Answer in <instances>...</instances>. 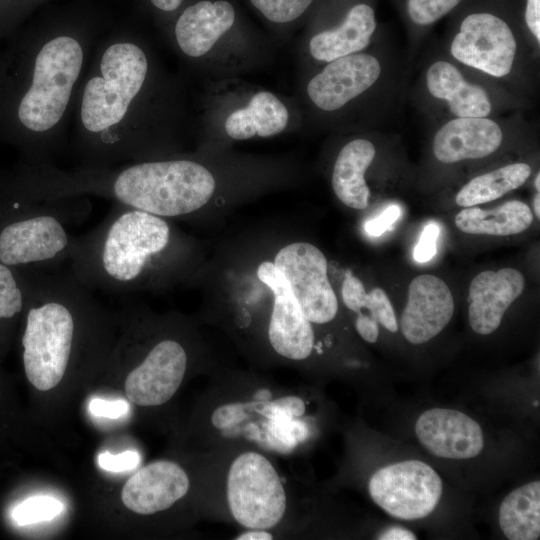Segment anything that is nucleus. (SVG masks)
<instances>
[{"mask_svg":"<svg viewBox=\"0 0 540 540\" xmlns=\"http://www.w3.org/2000/svg\"><path fill=\"white\" fill-rule=\"evenodd\" d=\"M89 410L96 417L118 419L129 411V404L122 399L106 400L95 398L89 403Z\"/></svg>","mask_w":540,"mask_h":540,"instance_id":"37","label":"nucleus"},{"mask_svg":"<svg viewBox=\"0 0 540 540\" xmlns=\"http://www.w3.org/2000/svg\"><path fill=\"white\" fill-rule=\"evenodd\" d=\"M174 240L165 218L114 203L97 226L73 236L69 270L91 291L126 294L152 283Z\"/></svg>","mask_w":540,"mask_h":540,"instance_id":"3","label":"nucleus"},{"mask_svg":"<svg viewBox=\"0 0 540 540\" xmlns=\"http://www.w3.org/2000/svg\"><path fill=\"white\" fill-rule=\"evenodd\" d=\"M182 92L142 37L119 31L99 38L73 106L77 168L161 158L184 125Z\"/></svg>","mask_w":540,"mask_h":540,"instance_id":"1","label":"nucleus"},{"mask_svg":"<svg viewBox=\"0 0 540 540\" xmlns=\"http://www.w3.org/2000/svg\"><path fill=\"white\" fill-rule=\"evenodd\" d=\"M533 219V213L527 204L511 200L488 210L464 207L456 215L455 225L467 234L510 236L528 230Z\"/></svg>","mask_w":540,"mask_h":540,"instance_id":"24","label":"nucleus"},{"mask_svg":"<svg viewBox=\"0 0 540 540\" xmlns=\"http://www.w3.org/2000/svg\"><path fill=\"white\" fill-rule=\"evenodd\" d=\"M25 327L21 338L27 379L40 391L64 377L80 323L100 304L68 270H26Z\"/></svg>","mask_w":540,"mask_h":540,"instance_id":"4","label":"nucleus"},{"mask_svg":"<svg viewBox=\"0 0 540 540\" xmlns=\"http://www.w3.org/2000/svg\"><path fill=\"white\" fill-rule=\"evenodd\" d=\"M254 399L256 401H269L271 399V393L267 389H260L255 393Z\"/></svg>","mask_w":540,"mask_h":540,"instance_id":"44","label":"nucleus"},{"mask_svg":"<svg viewBox=\"0 0 540 540\" xmlns=\"http://www.w3.org/2000/svg\"><path fill=\"white\" fill-rule=\"evenodd\" d=\"M432 96L445 100L457 117H486L491 103L485 90L464 80L459 70L447 61L433 63L426 74Z\"/></svg>","mask_w":540,"mask_h":540,"instance_id":"22","label":"nucleus"},{"mask_svg":"<svg viewBox=\"0 0 540 540\" xmlns=\"http://www.w3.org/2000/svg\"><path fill=\"white\" fill-rule=\"evenodd\" d=\"M274 265L311 323L324 324L335 318L338 301L328 280L327 259L316 246L289 244L277 253Z\"/></svg>","mask_w":540,"mask_h":540,"instance_id":"9","label":"nucleus"},{"mask_svg":"<svg viewBox=\"0 0 540 540\" xmlns=\"http://www.w3.org/2000/svg\"><path fill=\"white\" fill-rule=\"evenodd\" d=\"M535 187L537 189V191L539 192L540 191V173H538L536 175V178H535Z\"/></svg>","mask_w":540,"mask_h":540,"instance_id":"46","label":"nucleus"},{"mask_svg":"<svg viewBox=\"0 0 540 540\" xmlns=\"http://www.w3.org/2000/svg\"><path fill=\"white\" fill-rule=\"evenodd\" d=\"M26 292L22 276L0 263V320H10L25 307Z\"/></svg>","mask_w":540,"mask_h":540,"instance_id":"27","label":"nucleus"},{"mask_svg":"<svg viewBox=\"0 0 540 540\" xmlns=\"http://www.w3.org/2000/svg\"><path fill=\"white\" fill-rule=\"evenodd\" d=\"M376 149L366 139H354L339 152L332 172V188L346 206L361 210L368 206L370 190L364 174L372 163Z\"/></svg>","mask_w":540,"mask_h":540,"instance_id":"23","label":"nucleus"},{"mask_svg":"<svg viewBox=\"0 0 540 540\" xmlns=\"http://www.w3.org/2000/svg\"><path fill=\"white\" fill-rule=\"evenodd\" d=\"M499 525L510 540H535L540 535V482L532 481L508 494L499 509Z\"/></svg>","mask_w":540,"mask_h":540,"instance_id":"25","label":"nucleus"},{"mask_svg":"<svg viewBox=\"0 0 540 540\" xmlns=\"http://www.w3.org/2000/svg\"><path fill=\"white\" fill-rule=\"evenodd\" d=\"M289 122L286 105L272 92L259 91L248 103L226 118V134L235 140H247L253 137H271L283 132Z\"/></svg>","mask_w":540,"mask_h":540,"instance_id":"21","label":"nucleus"},{"mask_svg":"<svg viewBox=\"0 0 540 540\" xmlns=\"http://www.w3.org/2000/svg\"><path fill=\"white\" fill-rule=\"evenodd\" d=\"M372 299L378 323L390 332L398 330V322L385 291L381 288H374L369 292Z\"/></svg>","mask_w":540,"mask_h":540,"instance_id":"35","label":"nucleus"},{"mask_svg":"<svg viewBox=\"0 0 540 540\" xmlns=\"http://www.w3.org/2000/svg\"><path fill=\"white\" fill-rule=\"evenodd\" d=\"M531 174L526 163H513L479 175L466 183L455 197L461 207H472L496 200L522 186Z\"/></svg>","mask_w":540,"mask_h":540,"instance_id":"26","label":"nucleus"},{"mask_svg":"<svg viewBox=\"0 0 540 540\" xmlns=\"http://www.w3.org/2000/svg\"><path fill=\"white\" fill-rule=\"evenodd\" d=\"M378 322L367 315L359 314L355 327L359 335L369 343H375L379 335Z\"/></svg>","mask_w":540,"mask_h":540,"instance_id":"39","label":"nucleus"},{"mask_svg":"<svg viewBox=\"0 0 540 540\" xmlns=\"http://www.w3.org/2000/svg\"><path fill=\"white\" fill-rule=\"evenodd\" d=\"M63 510V504L51 496H33L19 505L12 513L18 525H29L49 521L58 516Z\"/></svg>","mask_w":540,"mask_h":540,"instance_id":"28","label":"nucleus"},{"mask_svg":"<svg viewBox=\"0 0 540 540\" xmlns=\"http://www.w3.org/2000/svg\"><path fill=\"white\" fill-rule=\"evenodd\" d=\"M421 444L435 456L469 459L483 449L480 425L468 415L447 408H432L422 413L415 424Z\"/></svg>","mask_w":540,"mask_h":540,"instance_id":"15","label":"nucleus"},{"mask_svg":"<svg viewBox=\"0 0 540 540\" xmlns=\"http://www.w3.org/2000/svg\"><path fill=\"white\" fill-rule=\"evenodd\" d=\"M140 462V455L134 450H127L119 454L103 452L98 456L99 466L109 472H125L133 470Z\"/></svg>","mask_w":540,"mask_h":540,"instance_id":"34","label":"nucleus"},{"mask_svg":"<svg viewBox=\"0 0 540 540\" xmlns=\"http://www.w3.org/2000/svg\"><path fill=\"white\" fill-rule=\"evenodd\" d=\"M342 299L350 310L359 313L365 308L369 312L368 316L377 321L369 293L366 292L363 283L349 271L346 273L342 284Z\"/></svg>","mask_w":540,"mask_h":540,"instance_id":"32","label":"nucleus"},{"mask_svg":"<svg viewBox=\"0 0 540 540\" xmlns=\"http://www.w3.org/2000/svg\"><path fill=\"white\" fill-rule=\"evenodd\" d=\"M257 276L274 296L273 309L268 328L269 341L281 356L292 360L307 358L313 349L314 332L311 322L293 296L291 289L274 263L263 262Z\"/></svg>","mask_w":540,"mask_h":540,"instance_id":"11","label":"nucleus"},{"mask_svg":"<svg viewBox=\"0 0 540 540\" xmlns=\"http://www.w3.org/2000/svg\"><path fill=\"white\" fill-rule=\"evenodd\" d=\"M267 431L270 440L284 447L292 448L305 440L309 434L308 427L300 420L282 414L268 417Z\"/></svg>","mask_w":540,"mask_h":540,"instance_id":"29","label":"nucleus"},{"mask_svg":"<svg viewBox=\"0 0 540 540\" xmlns=\"http://www.w3.org/2000/svg\"><path fill=\"white\" fill-rule=\"evenodd\" d=\"M234 22L235 10L229 2L199 1L186 7L177 18L173 46L186 61L202 60Z\"/></svg>","mask_w":540,"mask_h":540,"instance_id":"16","label":"nucleus"},{"mask_svg":"<svg viewBox=\"0 0 540 540\" xmlns=\"http://www.w3.org/2000/svg\"><path fill=\"white\" fill-rule=\"evenodd\" d=\"M381 65L372 55L350 54L330 62L307 85V95L320 110L335 111L368 90L379 78Z\"/></svg>","mask_w":540,"mask_h":540,"instance_id":"13","label":"nucleus"},{"mask_svg":"<svg viewBox=\"0 0 540 540\" xmlns=\"http://www.w3.org/2000/svg\"><path fill=\"white\" fill-rule=\"evenodd\" d=\"M99 36L93 24L59 22L18 43L16 72L5 80L1 102L28 166L54 163L66 147L75 98Z\"/></svg>","mask_w":540,"mask_h":540,"instance_id":"2","label":"nucleus"},{"mask_svg":"<svg viewBox=\"0 0 540 540\" xmlns=\"http://www.w3.org/2000/svg\"><path fill=\"white\" fill-rule=\"evenodd\" d=\"M272 535L264 529H251L239 535L238 540H269L272 539Z\"/></svg>","mask_w":540,"mask_h":540,"instance_id":"43","label":"nucleus"},{"mask_svg":"<svg viewBox=\"0 0 540 540\" xmlns=\"http://www.w3.org/2000/svg\"><path fill=\"white\" fill-rule=\"evenodd\" d=\"M516 48L512 30L504 19L490 12H474L462 20L450 51L467 66L503 77L512 69Z\"/></svg>","mask_w":540,"mask_h":540,"instance_id":"10","label":"nucleus"},{"mask_svg":"<svg viewBox=\"0 0 540 540\" xmlns=\"http://www.w3.org/2000/svg\"><path fill=\"white\" fill-rule=\"evenodd\" d=\"M502 140V130L493 120L457 117L438 130L433 140V152L443 163L479 159L494 153Z\"/></svg>","mask_w":540,"mask_h":540,"instance_id":"19","label":"nucleus"},{"mask_svg":"<svg viewBox=\"0 0 540 540\" xmlns=\"http://www.w3.org/2000/svg\"><path fill=\"white\" fill-rule=\"evenodd\" d=\"M439 234L440 228L435 222H430L424 227L414 249V259L417 262L426 263L436 255Z\"/></svg>","mask_w":540,"mask_h":540,"instance_id":"36","label":"nucleus"},{"mask_svg":"<svg viewBox=\"0 0 540 540\" xmlns=\"http://www.w3.org/2000/svg\"><path fill=\"white\" fill-rule=\"evenodd\" d=\"M216 188L212 173L186 158H158L122 165L113 193L125 206L163 218L181 217L205 206Z\"/></svg>","mask_w":540,"mask_h":540,"instance_id":"5","label":"nucleus"},{"mask_svg":"<svg viewBox=\"0 0 540 540\" xmlns=\"http://www.w3.org/2000/svg\"><path fill=\"white\" fill-rule=\"evenodd\" d=\"M188 490L186 472L175 462L159 460L142 467L127 480L121 499L132 512L150 515L168 509Z\"/></svg>","mask_w":540,"mask_h":540,"instance_id":"17","label":"nucleus"},{"mask_svg":"<svg viewBox=\"0 0 540 540\" xmlns=\"http://www.w3.org/2000/svg\"><path fill=\"white\" fill-rule=\"evenodd\" d=\"M26 205L0 227V263L29 270H58L69 261V224L89 206L84 197L41 200Z\"/></svg>","mask_w":540,"mask_h":540,"instance_id":"6","label":"nucleus"},{"mask_svg":"<svg viewBox=\"0 0 540 540\" xmlns=\"http://www.w3.org/2000/svg\"><path fill=\"white\" fill-rule=\"evenodd\" d=\"M227 500L234 519L249 529L276 526L286 510V494L275 468L256 452L243 453L231 464Z\"/></svg>","mask_w":540,"mask_h":540,"instance_id":"7","label":"nucleus"},{"mask_svg":"<svg viewBox=\"0 0 540 540\" xmlns=\"http://www.w3.org/2000/svg\"><path fill=\"white\" fill-rule=\"evenodd\" d=\"M454 298L448 285L439 277L423 274L408 288L407 303L400 327L412 344H423L437 336L454 314Z\"/></svg>","mask_w":540,"mask_h":540,"instance_id":"14","label":"nucleus"},{"mask_svg":"<svg viewBox=\"0 0 540 540\" xmlns=\"http://www.w3.org/2000/svg\"><path fill=\"white\" fill-rule=\"evenodd\" d=\"M187 367V353L176 340L154 344L125 380L128 399L139 406H158L172 398Z\"/></svg>","mask_w":540,"mask_h":540,"instance_id":"12","label":"nucleus"},{"mask_svg":"<svg viewBox=\"0 0 540 540\" xmlns=\"http://www.w3.org/2000/svg\"><path fill=\"white\" fill-rule=\"evenodd\" d=\"M268 20L287 23L300 17L313 0H250Z\"/></svg>","mask_w":540,"mask_h":540,"instance_id":"31","label":"nucleus"},{"mask_svg":"<svg viewBox=\"0 0 540 540\" xmlns=\"http://www.w3.org/2000/svg\"><path fill=\"white\" fill-rule=\"evenodd\" d=\"M525 287L523 274L514 268L486 270L477 274L469 287V324L480 335L493 333L510 305Z\"/></svg>","mask_w":540,"mask_h":540,"instance_id":"18","label":"nucleus"},{"mask_svg":"<svg viewBox=\"0 0 540 540\" xmlns=\"http://www.w3.org/2000/svg\"><path fill=\"white\" fill-rule=\"evenodd\" d=\"M401 216L398 205H390L378 217L368 221L366 232L371 236H380L386 232Z\"/></svg>","mask_w":540,"mask_h":540,"instance_id":"38","label":"nucleus"},{"mask_svg":"<svg viewBox=\"0 0 540 540\" xmlns=\"http://www.w3.org/2000/svg\"><path fill=\"white\" fill-rule=\"evenodd\" d=\"M525 22L533 36L540 42V0H526Z\"/></svg>","mask_w":540,"mask_h":540,"instance_id":"40","label":"nucleus"},{"mask_svg":"<svg viewBox=\"0 0 540 540\" xmlns=\"http://www.w3.org/2000/svg\"><path fill=\"white\" fill-rule=\"evenodd\" d=\"M375 29L374 9L365 3L356 4L339 26L321 31L310 39V55L318 61L330 62L357 53L369 45Z\"/></svg>","mask_w":540,"mask_h":540,"instance_id":"20","label":"nucleus"},{"mask_svg":"<svg viewBox=\"0 0 540 540\" xmlns=\"http://www.w3.org/2000/svg\"><path fill=\"white\" fill-rule=\"evenodd\" d=\"M253 403H229L218 407L212 414V424L217 429H227L247 418V410H252Z\"/></svg>","mask_w":540,"mask_h":540,"instance_id":"33","label":"nucleus"},{"mask_svg":"<svg viewBox=\"0 0 540 540\" xmlns=\"http://www.w3.org/2000/svg\"><path fill=\"white\" fill-rule=\"evenodd\" d=\"M462 0H406V10L411 21L427 26L451 12Z\"/></svg>","mask_w":540,"mask_h":540,"instance_id":"30","label":"nucleus"},{"mask_svg":"<svg viewBox=\"0 0 540 540\" xmlns=\"http://www.w3.org/2000/svg\"><path fill=\"white\" fill-rule=\"evenodd\" d=\"M368 490L372 500L391 516L416 520L433 512L442 494V481L428 464L408 460L376 471Z\"/></svg>","mask_w":540,"mask_h":540,"instance_id":"8","label":"nucleus"},{"mask_svg":"<svg viewBox=\"0 0 540 540\" xmlns=\"http://www.w3.org/2000/svg\"><path fill=\"white\" fill-rule=\"evenodd\" d=\"M377 539L381 540H415L416 535L411 532L410 530H407L405 528L401 527H392L385 531H383Z\"/></svg>","mask_w":540,"mask_h":540,"instance_id":"41","label":"nucleus"},{"mask_svg":"<svg viewBox=\"0 0 540 540\" xmlns=\"http://www.w3.org/2000/svg\"><path fill=\"white\" fill-rule=\"evenodd\" d=\"M534 210H535L536 217L539 219L540 218V195H539V192L537 193V195L534 198Z\"/></svg>","mask_w":540,"mask_h":540,"instance_id":"45","label":"nucleus"},{"mask_svg":"<svg viewBox=\"0 0 540 540\" xmlns=\"http://www.w3.org/2000/svg\"><path fill=\"white\" fill-rule=\"evenodd\" d=\"M183 0H149V2L159 11L173 12L179 8Z\"/></svg>","mask_w":540,"mask_h":540,"instance_id":"42","label":"nucleus"}]
</instances>
